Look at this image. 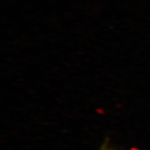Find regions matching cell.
<instances>
[{"label": "cell", "instance_id": "1", "mask_svg": "<svg viewBox=\"0 0 150 150\" xmlns=\"http://www.w3.org/2000/svg\"><path fill=\"white\" fill-rule=\"evenodd\" d=\"M104 150H111V149H104Z\"/></svg>", "mask_w": 150, "mask_h": 150}]
</instances>
